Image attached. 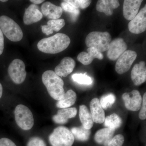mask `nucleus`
<instances>
[{"instance_id":"nucleus-1","label":"nucleus","mask_w":146,"mask_h":146,"mask_svg":"<svg viewBox=\"0 0 146 146\" xmlns=\"http://www.w3.org/2000/svg\"><path fill=\"white\" fill-rule=\"evenodd\" d=\"M70 37L64 33H58L48 38H44L37 44L38 49L42 52L54 54L61 52L70 45Z\"/></svg>"},{"instance_id":"nucleus-2","label":"nucleus","mask_w":146,"mask_h":146,"mask_svg":"<svg viewBox=\"0 0 146 146\" xmlns=\"http://www.w3.org/2000/svg\"><path fill=\"white\" fill-rule=\"evenodd\" d=\"M42 82L48 93L55 100H59L64 96V82L60 77L52 70H47L42 76Z\"/></svg>"},{"instance_id":"nucleus-3","label":"nucleus","mask_w":146,"mask_h":146,"mask_svg":"<svg viewBox=\"0 0 146 146\" xmlns=\"http://www.w3.org/2000/svg\"><path fill=\"white\" fill-rule=\"evenodd\" d=\"M111 40V35L107 32L93 31L86 36L85 43L89 48H95L102 52L108 50Z\"/></svg>"},{"instance_id":"nucleus-4","label":"nucleus","mask_w":146,"mask_h":146,"mask_svg":"<svg viewBox=\"0 0 146 146\" xmlns=\"http://www.w3.org/2000/svg\"><path fill=\"white\" fill-rule=\"evenodd\" d=\"M0 29L3 33L12 42H19L23 39V34L21 28L8 16L3 15L0 17Z\"/></svg>"},{"instance_id":"nucleus-5","label":"nucleus","mask_w":146,"mask_h":146,"mask_svg":"<svg viewBox=\"0 0 146 146\" xmlns=\"http://www.w3.org/2000/svg\"><path fill=\"white\" fill-rule=\"evenodd\" d=\"M74 140L70 131L64 126L55 129L49 137L50 144L52 146H72Z\"/></svg>"},{"instance_id":"nucleus-6","label":"nucleus","mask_w":146,"mask_h":146,"mask_svg":"<svg viewBox=\"0 0 146 146\" xmlns=\"http://www.w3.org/2000/svg\"><path fill=\"white\" fill-rule=\"evenodd\" d=\"M14 114L16 123L22 129L28 130L33 127L34 118L28 108L23 105H18L15 108Z\"/></svg>"},{"instance_id":"nucleus-7","label":"nucleus","mask_w":146,"mask_h":146,"mask_svg":"<svg viewBox=\"0 0 146 146\" xmlns=\"http://www.w3.org/2000/svg\"><path fill=\"white\" fill-rule=\"evenodd\" d=\"M8 72L11 78L16 84H21L25 80L27 76L25 65L21 59L13 60L9 66Z\"/></svg>"},{"instance_id":"nucleus-8","label":"nucleus","mask_w":146,"mask_h":146,"mask_svg":"<svg viewBox=\"0 0 146 146\" xmlns=\"http://www.w3.org/2000/svg\"><path fill=\"white\" fill-rule=\"evenodd\" d=\"M137 56V53L134 51H125L118 58L115 65V71L119 74H122L127 72L130 69Z\"/></svg>"},{"instance_id":"nucleus-9","label":"nucleus","mask_w":146,"mask_h":146,"mask_svg":"<svg viewBox=\"0 0 146 146\" xmlns=\"http://www.w3.org/2000/svg\"><path fill=\"white\" fill-rule=\"evenodd\" d=\"M129 31L133 34H140L146 30V5L128 24Z\"/></svg>"},{"instance_id":"nucleus-10","label":"nucleus","mask_w":146,"mask_h":146,"mask_svg":"<svg viewBox=\"0 0 146 146\" xmlns=\"http://www.w3.org/2000/svg\"><path fill=\"white\" fill-rule=\"evenodd\" d=\"M126 108L132 111H137L141 109L142 98L138 90H134L130 93H125L122 95Z\"/></svg>"},{"instance_id":"nucleus-11","label":"nucleus","mask_w":146,"mask_h":146,"mask_svg":"<svg viewBox=\"0 0 146 146\" xmlns=\"http://www.w3.org/2000/svg\"><path fill=\"white\" fill-rule=\"evenodd\" d=\"M127 49V45L122 38L114 39L110 44L108 50L107 57L110 60H115L123 53Z\"/></svg>"},{"instance_id":"nucleus-12","label":"nucleus","mask_w":146,"mask_h":146,"mask_svg":"<svg viewBox=\"0 0 146 146\" xmlns=\"http://www.w3.org/2000/svg\"><path fill=\"white\" fill-rule=\"evenodd\" d=\"M143 1L125 0L123 5V14L125 18L131 21L137 15Z\"/></svg>"},{"instance_id":"nucleus-13","label":"nucleus","mask_w":146,"mask_h":146,"mask_svg":"<svg viewBox=\"0 0 146 146\" xmlns=\"http://www.w3.org/2000/svg\"><path fill=\"white\" fill-rule=\"evenodd\" d=\"M131 78L136 86H139L146 80V63L143 61L134 65L131 72Z\"/></svg>"},{"instance_id":"nucleus-14","label":"nucleus","mask_w":146,"mask_h":146,"mask_svg":"<svg viewBox=\"0 0 146 146\" xmlns=\"http://www.w3.org/2000/svg\"><path fill=\"white\" fill-rule=\"evenodd\" d=\"M75 66V61L72 58L65 57L56 67L54 72L59 77H66L73 72Z\"/></svg>"},{"instance_id":"nucleus-15","label":"nucleus","mask_w":146,"mask_h":146,"mask_svg":"<svg viewBox=\"0 0 146 146\" xmlns=\"http://www.w3.org/2000/svg\"><path fill=\"white\" fill-rule=\"evenodd\" d=\"M90 108L94 122L99 124L104 122L105 119L104 111L98 98H95L91 100L90 103Z\"/></svg>"},{"instance_id":"nucleus-16","label":"nucleus","mask_w":146,"mask_h":146,"mask_svg":"<svg viewBox=\"0 0 146 146\" xmlns=\"http://www.w3.org/2000/svg\"><path fill=\"white\" fill-rule=\"evenodd\" d=\"M43 15L38 6L31 4L26 9L24 13V23L26 25H31L40 21Z\"/></svg>"},{"instance_id":"nucleus-17","label":"nucleus","mask_w":146,"mask_h":146,"mask_svg":"<svg viewBox=\"0 0 146 146\" xmlns=\"http://www.w3.org/2000/svg\"><path fill=\"white\" fill-rule=\"evenodd\" d=\"M42 15L52 20H56L61 17L63 10L60 7L50 2L44 3L41 7Z\"/></svg>"},{"instance_id":"nucleus-18","label":"nucleus","mask_w":146,"mask_h":146,"mask_svg":"<svg viewBox=\"0 0 146 146\" xmlns=\"http://www.w3.org/2000/svg\"><path fill=\"white\" fill-rule=\"evenodd\" d=\"M87 51L88 52H82L77 56L78 60L83 65H89L93 62L94 58H98L99 60L103 59V54L102 52L98 51L95 48H88Z\"/></svg>"},{"instance_id":"nucleus-19","label":"nucleus","mask_w":146,"mask_h":146,"mask_svg":"<svg viewBox=\"0 0 146 146\" xmlns=\"http://www.w3.org/2000/svg\"><path fill=\"white\" fill-rule=\"evenodd\" d=\"M77 113L76 108H62L58 111L57 114L53 117L55 123L59 124H64L68 122V119L74 117Z\"/></svg>"},{"instance_id":"nucleus-20","label":"nucleus","mask_w":146,"mask_h":146,"mask_svg":"<svg viewBox=\"0 0 146 146\" xmlns=\"http://www.w3.org/2000/svg\"><path fill=\"white\" fill-rule=\"evenodd\" d=\"M120 6L119 1L117 0H100L96 4L97 11L104 13L106 16H111L113 10Z\"/></svg>"},{"instance_id":"nucleus-21","label":"nucleus","mask_w":146,"mask_h":146,"mask_svg":"<svg viewBox=\"0 0 146 146\" xmlns=\"http://www.w3.org/2000/svg\"><path fill=\"white\" fill-rule=\"evenodd\" d=\"M115 131L114 129L107 127L100 129L95 134V141L100 145L108 146L110 141L113 138Z\"/></svg>"},{"instance_id":"nucleus-22","label":"nucleus","mask_w":146,"mask_h":146,"mask_svg":"<svg viewBox=\"0 0 146 146\" xmlns=\"http://www.w3.org/2000/svg\"><path fill=\"white\" fill-rule=\"evenodd\" d=\"M79 115L82 126L86 129H91L94 125V122L91 112L86 106L82 105L80 106Z\"/></svg>"},{"instance_id":"nucleus-23","label":"nucleus","mask_w":146,"mask_h":146,"mask_svg":"<svg viewBox=\"0 0 146 146\" xmlns=\"http://www.w3.org/2000/svg\"><path fill=\"white\" fill-rule=\"evenodd\" d=\"M64 19L51 20L48 21L47 25L42 27V32L47 35L52 34L53 31H59L65 25Z\"/></svg>"},{"instance_id":"nucleus-24","label":"nucleus","mask_w":146,"mask_h":146,"mask_svg":"<svg viewBox=\"0 0 146 146\" xmlns=\"http://www.w3.org/2000/svg\"><path fill=\"white\" fill-rule=\"evenodd\" d=\"M76 99L75 92L72 90H68L63 98L56 103V106L60 108H68L74 104Z\"/></svg>"},{"instance_id":"nucleus-25","label":"nucleus","mask_w":146,"mask_h":146,"mask_svg":"<svg viewBox=\"0 0 146 146\" xmlns=\"http://www.w3.org/2000/svg\"><path fill=\"white\" fill-rule=\"evenodd\" d=\"M71 131L74 138L80 141H88L91 134L90 129H86L82 126L72 128Z\"/></svg>"},{"instance_id":"nucleus-26","label":"nucleus","mask_w":146,"mask_h":146,"mask_svg":"<svg viewBox=\"0 0 146 146\" xmlns=\"http://www.w3.org/2000/svg\"><path fill=\"white\" fill-rule=\"evenodd\" d=\"M105 126L106 127L116 130L121 126L122 123L121 119L116 113H113L105 118Z\"/></svg>"},{"instance_id":"nucleus-27","label":"nucleus","mask_w":146,"mask_h":146,"mask_svg":"<svg viewBox=\"0 0 146 146\" xmlns=\"http://www.w3.org/2000/svg\"><path fill=\"white\" fill-rule=\"evenodd\" d=\"M116 101V97L113 94H106L102 96L100 100V103L103 109L107 110L112 107Z\"/></svg>"},{"instance_id":"nucleus-28","label":"nucleus","mask_w":146,"mask_h":146,"mask_svg":"<svg viewBox=\"0 0 146 146\" xmlns=\"http://www.w3.org/2000/svg\"><path fill=\"white\" fill-rule=\"evenodd\" d=\"M72 78L75 82L79 84L90 85L93 83L92 78L86 75V73L84 74L81 73L74 74L72 76Z\"/></svg>"},{"instance_id":"nucleus-29","label":"nucleus","mask_w":146,"mask_h":146,"mask_svg":"<svg viewBox=\"0 0 146 146\" xmlns=\"http://www.w3.org/2000/svg\"><path fill=\"white\" fill-rule=\"evenodd\" d=\"M63 1L68 3L75 8L84 9L89 6L92 1L89 0H65Z\"/></svg>"},{"instance_id":"nucleus-30","label":"nucleus","mask_w":146,"mask_h":146,"mask_svg":"<svg viewBox=\"0 0 146 146\" xmlns=\"http://www.w3.org/2000/svg\"><path fill=\"white\" fill-rule=\"evenodd\" d=\"M61 6L62 9L71 13L73 19L76 20V18L79 15L80 11L78 9L75 8L68 3L63 1L61 3Z\"/></svg>"},{"instance_id":"nucleus-31","label":"nucleus","mask_w":146,"mask_h":146,"mask_svg":"<svg viewBox=\"0 0 146 146\" xmlns=\"http://www.w3.org/2000/svg\"><path fill=\"white\" fill-rule=\"evenodd\" d=\"M124 140V137L122 135L118 134L113 137L108 146H122Z\"/></svg>"},{"instance_id":"nucleus-32","label":"nucleus","mask_w":146,"mask_h":146,"mask_svg":"<svg viewBox=\"0 0 146 146\" xmlns=\"http://www.w3.org/2000/svg\"><path fill=\"white\" fill-rule=\"evenodd\" d=\"M27 146H46V145L42 138L34 137L29 139Z\"/></svg>"},{"instance_id":"nucleus-33","label":"nucleus","mask_w":146,"mask_h":146,"mask_svg":"<svg viewBox=\"0 0 146 146\" xmlns=\"http://www.w3.org/2000/svg\"><path fill=\"white\" fill-rule=\"evenodd\" d=\"M139 117L141 120L145 119L146 118V94H144L141 109L139 114Z\"/></svg>"},{"instance_id":"nucleus-34","label":"nucleus","mask_w":146,"mask_h":146,"mask_svg":"<svg viewBox=\"0 0 146 146\" xmlns=\"http://www.w3.org/2000/svg\"><path fill=\"white\" fill-rule=\"evenodd\" d=\"M0 146H16L15 144L10 139L2 138L0 139Z\"/></svg>"},{"instance_id":"nucleus-35","label":"nucleus","mask_w":146,"mask_h":146,"mask_svg":"<svg viewBox=\"0 0 146 146\" xmlns=\"http://www.w3.org/2000/svg\"><path fill=\"white\" fill-rule=\"evenodd\" d=\"M4 46L3 35L0 29V55L3 53Z\"/></svg>"},{"instance_id":"nucleus-36","label":"nucleus","mask_w":146,"mask_h":146,"mask_svg":"<svg viewBox=\"0 0 146 146\" xmlns=\"http://www.w3.org/2000/svg\"><path fill=\"white\" fill-rule=\"evenodd\" d=\"M30 1L34 3L35 4H39L44 1H43V0H31Z\"/></svg>"},{"instance_id":"nucleus-37","label":"nucleus","mask_w":146,"mask_h":146,"mask_svg":"<svg viewBox=\"0 0 146 146\" xmlns=\"http://www.w3.org/2000/svg\"><path fill=\"white\" fill-rule=\"evenodd\" d=\"M3 86L2 84L0 83V99L2 97V96L3 95Z\"/></svg>"},{"instance_id":"nucleus-38","label":"nucleus","mask_w":146,"mask_h":146,"mask_svg":"<svg viewBox=\"0 0 146 146\" xmlns=\"http://www.w3.org/2000/svg\"><path fill=\"white\" fill-rule=\"evenodd\" d=\"M0 1L2 2H5L7 1V0H1Z\"/></svg>"}]
</instances>
